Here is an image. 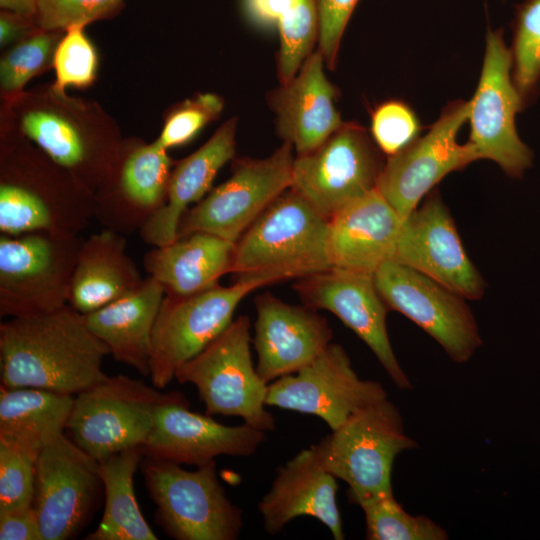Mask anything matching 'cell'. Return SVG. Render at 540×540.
I'll return each mask as SVG.
<instances>
[{
  "label": "cell",
  "instance_id": "cell-1",
  "mask_svg": "<svg viewBox=\"0 0 540 540\" xmlns=\"http://www.w3.org/2000/svg\"><path fill=\"white\" fill-rule=\"evenodd\" d=\"M107 346L69 304L0 325L1 385L77 395L103 381Z\"/></svg>",
  "mask_w": 540,
  "mask_h": 540
},
{
  "label": "cell",
  "instance_id": "cell-2",
  "mask_svg": "<svg viewBox=\"0 0 540 540\" xmlns=\"http://www.w3.org/2000/svg\"><path fill=\"white\" fill-rule=\"evenodd\" d=\"M330 220L290 188L235 242L231 272L300 279L332 266Z\"/></svg>",
  "mask_w": 540,
  "mask_h": 540
},
{
  "label": "cell",
  "instance_id": "cell-3",
  "mask_svg": "<svg viewBox=\"0 0 540 540\" xmlns=\"http://www.w3.org/2000/svg\"><path fill=\"white\" fill-rule=\"evenodd\" d=\"M325 468L347 485V498L359 507L393 495L395 458L416 449L404 430L399 409L388 398L353 413L316 444Z\"/></svg>",
  "mask_w": 540,
  "mask_h": 540
},
{
  "label": "cell",
  "instance_id": "cell-4",
  "mask_svg": "<svg viewBox=\"0 0 540 540\" xmlns=\"http://www.w3.org/2000/svg\"><path fill=\"white\" fill-rule=\"evenodd\" d=\"M142 472L156 505L155 518L176 540H235L243 527L241 509L219 482L215 460L185 470L180 464L146 456Z\"/></svg>",
  "mask_w": 540,
  "mask_h": 540
},
{
  "label": "cell",
  "instance_id": "cell-5",
  "mask_svg": "<svg viewBox=\"0 0 540 540\" xmlns=\"http://www.w3.org/2000/svg\"><path fill=\"white\" fill-rule=\"evenodd\" d=\"M248 316L233 320L200 353L181 365L175 379L196 387L206 414L240 417L269 432L275 420L266 410L268 383L258 374L250 351Z\"/></svg>",
  "mask_w": 540,
  "mask_h": 540
},
{
  "label": "cell",
  "instance_id": "cell-6",
  "mask_svg": "<svg viewBox=\"0 0 540 540\" xmlns=\"http://www.w3.org/2000/svg\"><path fill=\"white\" fill-rule=\"evenodd\" d=\"M83 240L43 231L1 234L0 315H41L67 305Z\"/></svg>",
  "mask_w": 540,
  "mask_h": 540
},
{
  "label": "cell",
  "instance_id": "cell-7",
  "mask_svg": "<svg viewBox=\"0 0 540 540\" xmlns=\"http://www.w3.org/2000/svg\"><path fill=\"white\" fill-rule=\"evenodd\" d=\"M275 282L266 275H243L230 286L218 284L189 296L165 294L152 335L153 386L165 388L181 365L227 328L244 297Z\"/></svg>",
  "mask_w": 540,
  "mask_h": 540
},
{
  "label": "cell",
  "instance_id": "cell-8",
  "mask_svg": "<svg viewBox=\"0 0 540 540\" xmlns=\"http://www.w3.org/2000/svg\"><path fill=\"white\" fill-rule=\"evenodd\" d=\"M169 395L126 375L107 376L75 395L66 430L100 463L118 452L143 447L158 407Z\"/></svg>",
  "mask_w": 540,
  "mask_h": 540
},
{
  "label": "cell",
  "instance_id": "cell-9",
  "mask_svg": "<svg viewBox=\"0 0 540 540\" xmlns=\"http://www.w3.org/2000/svg\"><path fill=\"white\" fill-rule=\"evenodd\" d=\"M385 162L367 130L343 123L314 150L296 155L291 188L331 220L377 190Z\"/></svg>",
  "mask_w": 540,
  "mask_h": 540
},
{
  "label": "cell",
  "instance_id": "cell-10",
  "mask_svg": "<svg viewBox=\"0 0 540 540\" xmlns=\"http://www.w3.org/2000/svg\"><path fill=\"white\" fill-rule=\"evenodd\" d=\"M293 147L284 142L262 159L235 162L232 175L182 216L177 237L207 232L236 242L293 179Z\"/></svg>",
  "mask_w": 540,
  "mask_h": 540
},
{
  "label": "cell",
  "instance_id": "cell-11",
  "mask_svg": "<svg viewBox=\"0 0 540 540\" xmlns=\"http://www.w3.org/2000/svg\"><path fill=\"white\" fill-rule=\"evenodd\" d=\"M525 106L513 82L512 55L502 30H489L480 79L469 101L468 142L478 159L492 160L513 178H521L533 162L515 126V116Z\"/></svg>",
  "mask_w": 540,
  "mask_h": 540
},
{
  "label": "cell",
  "instance_id": "cell-12",
  "mask_svg": "<svg viewBox=\"0 0 540 540\" xmlns=\"http://www.w3.org/2000/svg\"><path fill=\"white\" fill-rule=\"evenodd\" d=\"M373 276L388 309L418 325L452 361L467 362L482 345L475 317L462 296L394 261L382 264Z\"/></svg>",
  "mask_w": 540,
  "mask_h": 540
},
{
  "label": "cell",
  "instance_id": "cell-13",
  "mask_svg": "<svg viewBox=\"0 0 540 540\" xmlns=\"http://www.w3.org/2000/svg\"><path fill=\"white\" fill-rule=\"evenodd\" d=\"M468 115L469 101L450 102L425 135L387 158L377 190L402 220L446 175L478 160L468 141H457Z\"/></svg>",
  "mask_w": 540,
  "mask_h": 540
},
{
  "label": "cell",
  "instance_id": "cell-14",
  "mask_svg": "<svg viewBox=\"0 0 540 540\" xmlns=\"http://www.w3.org/2000/svg\"><path fill=\"white\" fill-rule=\"evenodd\" d=\"M100 488L99 462L64 433L51 438L36 461L32 504L42 540L76 536L89 521Z\"/></svg>",
  "mask_w": 540,
  "mask_h": 540
},
{
  "label": "cell",
  "instance_id": "cell-15",
  "mask_svg": "<svg viewBox=\"0 0 540 540\" xmlns=\"http://www.w3.org/2000/svg\"><path fill=\"white\" fill-rule=\"evenodd\" d=\"M386 398L383 385L361 379L344 348L331 342L307 366L269 383L266 405L317 416L332 431L356 411Z\"/></svg>",
  "mask_w": 540,
  "mask_h": 540
},
{
  "label": "cell",
  "instance_id": "cell-16",
  "mask_svg": "<svg viewBox=\"0 0 540 540\" xmlns=\"http://www.w3.org/2000/svg\"><path fill=\"white\" fill-rule=\"evenodd\" d=\"M303 304L338 317L373 352L394 385L412 388L400 366L387 332L388 307L371 273L331 266L298 279L294 284Z\"/></svg>",
  "mask_w": 540,
  "mask_h": 540
},
{
  "label": "cell",
  "instance_id": "cell-17",
  "mask_svg": "<svg viewBox=\"0 0 540 540\" xmlns=\"http://www.w3.org/2000/svg\"><path fill=\"white\" fill-rule=\"evenodd\" d=\"M394 262L432 278L468 300H478L486 283L469 259L453 217L437 192L403 222Z\"/></svg>",
  "mask_w": 540,
  "mask_h": 540
},
{
  "label": "cell",
  "instance_id": "cell-18",
  "mask_svg": "<svg viewBox=\"0 0 540 540\" xmlns=\"http://www.w3.org/2000/svg\"><path fill=\"white\" fill-rule=\"evenodd\" d=\"M265 440L266 432L246 423L228 426L191 411L185 396L172 391L158 407L142 449L145 456L199 467L221 455L252 456Z\"/></svg>",
  "mask_w": 540,
  "mask_h": 540
},
{
  "label": "cell",
  "instance_id": "cell-19",
  "mask_svg": "<svg viewBox=\"0 0 540 540\" xmlns=\"http://www.w3.org/2000/svg\"><path fill=\"white\" fill-rule=\"evenodd\" d=\"M255 308L256 369L268 384L307 366L331 343L333 331L317 310L268 292L255 298Z\"/></svg>",
  "mask_w": 540,
  "mask_h": 540
},
{
  "label": "cell",
  "instance_id": "cell-20",
  "mask_svg": "<svg viewBox=\"0 0 540 540\" xmlns=\"http://www.w3.org/2000/svg\"><path fill=\"white\" fill-rule=\"evenodd\" d=\"M337 489V478L323 465L316 444L301 450L277 469L258 504L265 531L276 535L293 519L310 516L325 525L335 540H343Z\"/></svg>",
  "mask_w": 540,
  "mask_h": 540
},
{
  "label": "cell",
  "instance_id": "cell-21",
  "mask_svg": "<svg viewBox=\"0 0 540 540\" xmlns=\"http://www.w3.org/2000/svg\"><path fill=\"white\" fill-rule=\"evenodd\" d=\"M324 67L321 52H312L291 81L269 94L277 132L296 155L314 150L344 123L335 105L338 91Z\"/></svg>",
  "mask_w": 540,
  "mask_h": 540
},
{
  "label": "cell",
  "instance_id": "cell-22",
  "mask_svg": "<svg viewBox=\"0 0 540 540\" xmlns=\"http://www.w3.org/2000/svg\"><path fill=\"white\" fill-rule=\"evenodd\" d=\"M172 163L157 140L132 148L119 166L113 191L94 198V217L122 235L140 231L165 202Z\"/></svg>",
  "mask_w": 540,
  "mask_h": 540
},
{
  "label": "cell",
  "instance_id": "cell-23",
  "mask_svg": "<svg viewBox=\"0 0 540 540\" xmlns=\"http://www.w3.org/2000/svg\"><path fill=\"white\" fill-rule=\"evenodd\" d=\"M403 222L378 190L352 203L330 220L332 266L374 274L394 260Z\"/></svg>",
  "mask_w": 540,
  "mask_h": 540
},
{
  "label": "cell",
  "instance_id": "cell-24",
  "mask_svg": "<svg viewBox=\"0 0 540 540\" xmlns=\"http://www.w3.org/2000/svg\"><path fill=\"white\" fill-rule=\"evenodd\" d=\"M236 128L237 118L226 121L204 145L176 165L164 204L139 231L145 243L157 247L176 239L184 213L207 195L219 170L233 158Z\"/></svg>",
  "mask_w": 540,
  "mask_h": 540
},
{
  "label": "cell",
  "instance_id": "cell-25",
  "mask_svg": "<svg viewBox=\"0 0 540 540\" xmlns=\"http://www.w3.org/2000/svg\"><path fill=\"white\" fill-rule=\"evenodd\" d=\"M164 296L162 286L148 276L132 293L83 315L84 320L114 360L150 377L153 329Z\"/></svg>",
  "mask_w": 540,
  "mask_h": 540
},
{
  "label": "cell",
  "instance_id": "cell-26",
  "mask_svg": "<svg viewBox=\"0 0 540 540\" xmlns=\"http://www.w3.org/2000/svg\"><path fill=\"white\" fill-rule=\"evenodd\" d=\"M235 243L207 232H193L157 246L144 256V269L165 294L189 296L219 284L231 272Z\"/></svg>",
  "mask_w": 540,
  "mask_h": 540
},
{
  "label": "cell",
  "instance_id": "cell-27",
  "mask_svg": "<svg viewBox=\"0 0 540 540\" xmlns=\"http://www.w3.org/2000/svg\"><path fill=\"white\" fill-rule=\"evenodd\" d=\"M143 280L124 235L104 228L82 242L68 304L85 315L132 293Z\"/></svg>",
  "mask_w": 540,
  "mask_h": 540
},
{
  "label": "cell",
  "instance_id": "cell-28",
  "mask_svg": "<svg viewBox=\"0 0 540 540\" xmlns=\"http://www.w3.org/2000/svg\"><path fill=\"white\" fill-rule=\"evenodd\" d=\"M75 395L32 387L0 388V438L37 452L64 433Z\"/></svg>",
  "mask_w": 540,
  "mask_h": 540
},
{
  "label": "cell",
  "instance_id": "cell-29",
  "mask_svg": "<svg viewBox=\"0 0 540 540\" xmlns=\"http://www.w3.org/2000/svg\"><path fill=\"white\" fill-rule=\"evenodd\" d=\"M142 447L131 448L99 463L105 505L98 527L87 540H156L143 517L134 492V475L141 462Z\"/></svg>",
  "mask_w": 540,
  "mask_h": 540
},
{
  "label": "cell",
  "instance_id": "cell-30",
  "mask_svg": "<svg viewBox=\"0 0 540 540\" xmlns=\"http://www.w3.org/2000/svg\"><path fill=\"white\" fill-rule=\"evenodd\" d=\"M244 6L254 22L277 26L280 36L277 75L280 84L288 83L318 41L316 0H244Z\"/></svg>",
  "mask_w": 540,
  "mask_h": 540
},
{
  "label": "cell",
  "instance_id": "cell-31",
  "mask_svg": "<svg viewBox=\"0 0 540 540\" xmlns=\"http://www.w3.org/2000/svg\"><path fill=\"white\" fill-rule=\"evenodd\" d=\"M22 129L44 154L69 172L83 170L89 164L88 144L63 117L47 111H32L24 115Z\"/></svg>",
  "mask_w": 540,
  "mask_h": 540
},
{
  "label": "cell",
  "instance_id": "cell-32",
  "mask_svg": "<svg viewBox=\"0 0 540 540\" xmlns=\"http://www.w3.org/2000/svg\"><path fill=\"white\" fill-rule=\"evenodd\" d=\"M512 78L525 105L540 90V0H526L514 20Z\"/></svg>",
  "mask_w": 540,
  "mask_h": 540
},
{
  "label": "cell",
  "instance_id": "cell-33",
  "mask_svg": "<svg viewBox=\"0 0 540 540\" xmlns=\"http://www.w3.org/2000/svg\"><path fill=\"white\" fill-rule=\"evenodd\" d=\"M361 509L368 540H446L445 529L426 516H413L394 495L372 501Z\"/></svg>",
  "mask_w": 540,
  "mask_h": 540
},
{
  "label": "cell",
  "instance_id": "cell-34",
  "mask_svg": "<svg viewBox=\"0 0 540 540\" xmlns=\"http://www.w3.org/2000/svg\"><path fill=\"white\" fill-rule=\"evenodd\" d=\"M39 453L18 442L0 438V512L32 506Z\"/></svg>",
  "mask_w": 540,
  "mask_h": 540
},
{
  "label": "cell",
  "instance_id": "cell-35",
  "mask_svg": "<svg viewBox=\"0 0 540 540\" xmlns=\"http://www.w3.org/2000/svg\"><path fill=\"white\" fill-rule=\"evenodd\" d=\"M84 27L74 26L67 29L65 36L54 49L55 89L58 93H63L67 87H86L95 78L97 54L84 32Z\"/></svg>",
  "mask_w": 540,
  "mask_h": 540
},
{
  "label": "cell",
  "instance_id": "cell-36",
  "mask_svg": "<svg viewBox=\"0 0 540 540\" xmlns=\"http://www.w3.org/2000/svg\"><path fill=\"white\" fill-rule=\"evenodd\" d=\"M421 126L414 111L404 102L389 100L371 116V136L385 155L392 156L419 137Z\"/></svg>",
  "mask_w": 540,
  "mask_h": 540
},
{
  "label": "cell",
  "instance_id": "cell-37",
  "mask_svg": "<svg viewBox=\"0 0 540 540\" xmlns=\"http://www.w3.org/2000/svg\"><path fill=\"white\" fill-rule=\"evenodd\" d=\"M122 0H38L35 23L43 30L86 26L116 12Z\"/></svg>",
  "mask_w": 540,
  "mask_h": 540
},
{
  "label": "cell",
  "instance_id": "cell-38",
  "mask_svg": "<svg viewBox=\"0 0 540 540\" xmlns=\"http://www.w3.org/2000/svg\"><path fill=\"white\" fill-rule=\"evenodd\" d=\"M223 109V100L215 94H200L185 101L166 120L157 141L167 150L186 144Z\"/></svg>",
  "mask_w": 540,
  "mask_h": 540
},
{
  "label": "cell",
  "instance_id": "cell-39",
  "mask_svg": "<svg viewBox=\"0 0 540 540\" xmlns=\"http://www.w3.org/2000/svg\"><path fill=\"white\" fill-rule=\"evenodd\" d=\"M55 37L36 34L14 47L1 61L0 81L3 89L15 91L36 74L49 59Z\"/></svg>",
  "mask_w": 540,
  "mask_h": 540
},
{
  "label": "cell",
  "instance_id": "cell-40",
  "mask_svg": "<svg viewBox=\"0 0 540 540\" xmlns=\"http://www.w3.org/2000/svg\"><path fill=\"white\" fill-rule=\"evenodd\" d=\"M359 0H316L319 34L318 50L328 68L334 69L341 39Z\"/></svg>",
  "mask_w": 540,
  "mask_h": 540
},
{
  "label": "cell",
  "instance_id": "cell-41",
  "mask_svg": "<svg viewBox=\"0 0 540 540\" xmlns=\"http://www.w3.org/2000/svg\"><path fill=\"white\" fill-rule=\"evenodd\" d=\"M1 540H42L36 511L32 506L0 512Z\"/></svg>",
  "mask_w": 540,
  "mask_h": 540
},
{
  "label": "cell",
  "instance_id": "cell-42",
  "mask_svg": "<svg viewBox=\"0 0 540 540\" xmlns=\"http://www.w3.org/2000/svg\"><path fill=\"white\" fill-rule=\"evenodd\" d=\"M31 20H35V18L4 10L0 15L1 45H6L17 39L29 27Z\"/></svg>",
  "mask_w": 540,
  "mask_h": 540
},
{
  "label": "cell",
  "instance_id": "cell-43",
  "mask_svg": "<svg viewBox=\"0 0 540 540\" xmlns=\"http://www.w3.org/2000/svg\"><path fill=\"white\" fill-rule=\"evenodd\" d=\"M0 6L4 10L35 18L38 0H0Z\"/></svg>",
  "mask_w": 540,
  "mask_h": 540
}]
</instances>
